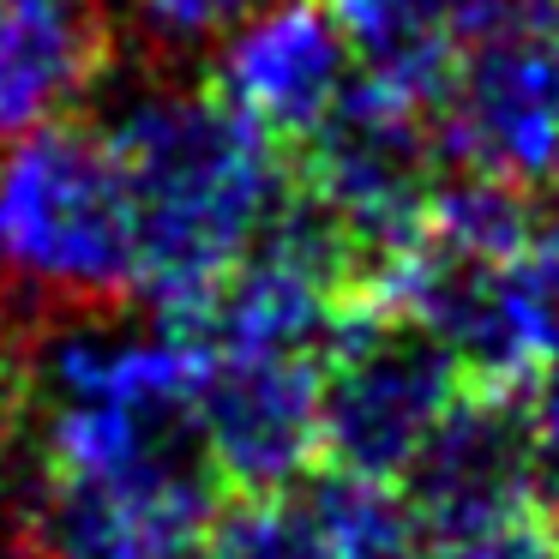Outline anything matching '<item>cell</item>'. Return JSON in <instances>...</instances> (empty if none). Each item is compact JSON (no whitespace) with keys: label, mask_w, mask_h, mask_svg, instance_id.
<instances>
[{"label":"cell","mask_w":559,"mask_h":559,"mask_svg":"<svg viewBox=\"0 0 559 559\" xmlns=\"http://www.w3.org/2000/svg\"><path fill=\"white\" fill-rule=\"evenodd\" d=\"M103 139L133 217L139 295L157 313L229 277L289 193L283 151L211 91H145Z\"/></svg>","instance_id":"6da1fadb"},{"label":"cell","mask_w":559,"mask_h":559,"mask_svg":"<svg viewBox=\"0 0 559 559\" xmlns=\"http://www.w3.org/2000/svg\"><path fill=\"white\" fill-rule=\"evenodd\" d=\"M133 295V217L103 127L55 121L0 151V307L37 331Z\"/></svg>","instance_id":"7a4b0ae2"},{"label":"cell","mask_w":559,"mask_h":559,"mask_svg":"<svg viewBox=\"0 0 559 559\" xmlns=\"http://www.w3.org/2000/svg\"><path fill=\"white\" fill-rule=\"evenodd\" d=\"M433 121L457 169L559 199V0H469Z\"/></svg>","instance_id":"3957f363"},{"label":"cell","mask_w":559,"mask_h":559,"mask_svg":"<svg viewBox=\"0 0 559 559\" xmlns=\"http://www.w3.org/2000/svg\"><path fill=\"white\" fill-rule=\"evenodd\" d=\"M295 157L301 163L289 181L361 247L373 271L415 241L427 199L445 181L433 103L409 97L373 73L343 85V97L313 127V139L295 145Z\"/></svg>","instance_id":"277c9868"},{"label":"cell","mask_w":559,"mask_h":559,"mask_svg":"<svg viewBox=\"0 0 559 559\" xmlns=\"http://www.w3.org/2000/svg\"><path fill=\"white\" fill-rule=\"evenodd\" d=\"M463 379L409 319L361 295L319 361V463L331 475L403 481Z\"/></svg>","instance_id":"5b68a950"},{"label":"cell","mask_w":559,"mask_h":559,"mask_svg":"<svg viewBox=\"0 0 559 559\" xmlns=\"http://www.w3.org/2000/svg\"><path fill=\"white\" fill-rule=\"evenodd\" d=\"M223 487L199 451L91 475H43L13 518V559H193Z\"/></svg>","instance_id":"8992f818"},{"label":"cell","mask_w":559,"mask_h":559,"mask_svg":"<svg viewBox=\"0 0 559 559\" xmlns=\"http://www.w3.org/2000/svg\"><path fill=\"white\" fill-rule=\"evenodd\" d=\"M319 361L325 355H205L193 439L217 487L277 493L319 463Z\"/></svg>","instance_id":"52a82bcc"},{"label":"cell","mask_w":559,"mask_h":559,"mask_svg":"<svg viewBox=\"0 0 559 559\" xmlns=\"http://www.w3.org/2000/svg\"><path fill=\"white\" fill-rule=\"evenodd\" d=\"M349 79V43L337 19L319 0H271L235 37H223L205 91L277 151H295L313 139Z\"/></svg>","instance_id":"ba28073f"},{"label":"cell","mask_w":559,"mask_h":559,"mask_svg":"<svg viewBox=\"0 0 559 559\" xmlns=\"http://www.w3.org/2000/svg\"><path fill=\"white\" fill-rule=\"evenodd\" d=\"M397 487L409 499L421 535L475 530V523H499L511 511L547 506L542 469H535L530 403L457 391V403L433 427V439L415 451Z\"/></svg>","instance_id":"9c48e42d"},{"label":"cell","mask_w":559,"mask_h":559,"mask_svg":"<svg viewBox=\"0 0 559 559\" xmlns=\"http://www.w3.org/2000/svg\"><path fill=\"white\" fill-rule=\"evenodd\" d=\"M115 67L103 0H0V151L67 121Z\"/></svg>","instance_id":"30bf717a"},{"label":"cell","mask_w":559,"mask_h":559,"mask_svg":"<svg viewBox=\"0 0 559 559\" xmlns=\"http://www.w3.org/2000/svg\"><path fill=\"white\" fill-rule=\"evenodd\" d=\"M337 19L349 55H361V73L433 103L445 91L457 19L469 0H319Z\"/></svg>","instance_id":"8fae6325"},{"label":"cell","mask_w":559,"mask_h":559,"mask_svg":"<svg viewBox=\"0 0 559 559\" xmlns=\"http://www.w3.org/2000/svg\"><path fill=\"white\" fill-rule=\"evenodd\" d=\"M307 506H313L325 542L337 547V559H409L421 547V523L397 481H361V475L325 469Z\"/></svg>","instance_id":"7c38bea8"},{"label":"cell","mask_w":559,"mask_h":559,"mask_svg":"<svg viewBox=\"0 0 559 559\" xmlns=\"http://www.w3.org/2000/svg\"><path fill=\"white\" fill-rule=\"evenodd\" d=\"M193 559H337V547L325 542L307 493L277 487V493H235L229 506H217Z\"/></svg>","instance_id":"4fadbf2b"},{"label":"cell","mask_w":559,"mask_h":559,"mask_svg":"<svg viewBox=\"0 0 559 559\" xmlns=\"http://www.w3.org/2000/svg\"><path fill=\"white\" fill-rule=\"evenodd\" d=\"M409 559H559V511L530 506L499 523H475V530L421 535Z\"/></svg>","instance_id":"5bb4252c"},{"label":"cell","mask_w":559,"mask_h":559,"mask_svg":"<svg viewBox=\"0 0 559 559\" xmlns=\"http://www.w3.org/2000/svg\"><path fill=\"white\" fill-rule=\"evenodd\" d=\"M127 7L157 49H211L253 13H265L271 0H127Z\"/></svg>","instance_id":"9a60e30c"},{"label":"cell","mask_w":559,"mask_h":559,"mask_svg":"<svg viewBox=\"0 0 559 559\" xmlns=\"http://www.w3.org/2000/svg\"><path fill=\"white\" fill-rule=\"evenodd\" d=\"M518 283H523V307H530V325L542 337L547 367H559V217L535 223L530 247L518 253Z\"/></svg>","instance_id":"2e32d148"},{"label":"cell","mask_w":559,"mask_h":559,"mask_svg":"<svg viewBox=\"0 0 559 559\" xmlns=\"http://www.w3.org/2000/svg\"><path fill=\"white\" fill-rule=\"evenodd\" d=\"M530 433H535V469H542V499L559 511V367H547L542 385L530 391Z\"/></svg>","instance_id":"e0dca14e"},{"label":"cell","mask_w":559,"mask_h":559,"mask_svg":"<svg viewBox=\"0 0 559 559\" xmlns=\"http://www.w3.org/2000/svg\"><path fill=\"white\" fill-rule=\"evenodd\" d=\"M31 337V331H25ZM25 337L0 343V457L19 433V409H25Z\"/></svg>","instance_id":"ac0fdd59"},{"label":"cell","mask_w":559,"mask_h":559,"mask_svg":"<svg viewBox=\"0 0 559 559\" xmlns=\"http://www.w3.org/2000/svg\"><path fill=\"white\" fill-rule=\"evenodd\" d=\"M0 559H13V554H7V547H0Z\"/></svg>","instance_id":"d6986e66"}]
</instances>
